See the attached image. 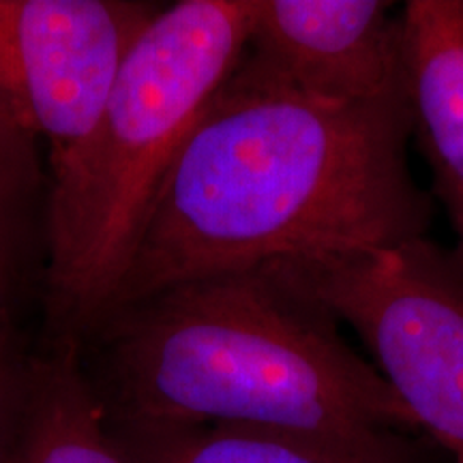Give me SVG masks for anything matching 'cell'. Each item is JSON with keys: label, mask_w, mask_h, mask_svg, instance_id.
<instances>
[{"label": "cell", "mask_w": 463, "mask_h": 463, "mask_svg": "<svg viewBox=\"0 0 463 463\" xmlns=\"http://www.w3.org/2000/svg\"><path fill=\"white\" fill-rule=\"evenodd\" d=\"M159 7L142 0H0V114L43 144L50 172L89 137Z\"/></svg>", "instance_id": "5b68a950"}, {"label": "cell", "mask_w": 463, "mask_h": 463, "mask_svg": "<svg viewBox=\"0 0 463 463\" xmlns=\"http://www.w3.org/2000/svg\"><path fill=\"white\" fill-rule=\"evenodd\" d=\"M75 344L116 431L420 433L288 260L161 289Z\"/></svg>", "instance_id": "7a4b0ae2"}, {"label": "cell", "mask_w": 463, "mask_h": 463, "mask_svg": "<svg viewBox=\"0 0 463 463\" xmlns=\"http://www.w3.org/2000/svg\"><path fill=\"white\" fill-rule=\"evenodd\" d=\"M258 0L161 5L127 54L89 137L48 178L50 339L78 341L112 303L155 195L245 54Z\"/></svg>", "instance_id": "3957f363"}, {"label": "cell", "mask_w": 463, "mask_h": 463, "mask_svg": "<svg viewBox=\"0 0 463 463\" xmlns=\"http://www.w3.org/2000/svg\"><path fill=\"white\" fill-rule=\"evenodd\" d=\"M7 463H137L109 427L75 341L50 339L39 350Z\"/></svg>", "instance_id": "9c48e42d"}, {"label": "cell", "mask_w": 463, "mask_h": 463, "mask_svg": "<svg viewBox=\"0 0 463 463\" xmlns=\"http://www.w3.org/2000/svg\"><path fill=\"white\" fill-rule=\"evenodd\" d=\"M449 455L463 450V242L430 234L373 251L288 260Z\"/></svg>", "instance_id": "277c9868"}, {"label": "cell", "mask_w": 463, "mask_h": 463, "mask_svg": "<svg viewBox=\"0 0 463 463\" xmlns=\"http://www.w3.org/2000/svg\"><path fill=\"white\" fill-rule=\"evenodd\" d=\"M399 22L410 129L463 242V0H408Z\"/></svg>", "instance_id": "52a82bcc"}, {"label": "cell", "mask_w": 463, "mask_h": 463, "mask_svg": "<svg viewBox=\"0 0 463 463\" xmlns=\"http://www.w3.org/2000/svg\"><path fill=\"white\" fill-rule=\"evenodd\" d=\"M114 433L137 463H436L439 449L422 433L395 430L305 433L200 427Z\"/></svg>", "instance_id": "ba28073f"}, {"label": "cell", "mask_w": 463, "mask_h": 463, "mask_svg": "<svg viewBox=\"0 0 463 463\" xmlns=\"http://www.w3.org/2000/svg\"><path fill=\"white\" fill-rule=\"evenodd\" d=\"M450 457H453L455 463H463V450H461V453H455V455H450Z\"/></svg>", "instance_id": "7c38bea8"}, {"label": "cell", "mask_w": 463, "mask_h": 463, "mask_svg": "<svg viewBox=\"0 0 463 463\" xmlns=\"http://www.w3.org/2000/svg\"><path fill=\"white\" fill-rule=\"evenodd\" d=\"M247 56L314 99L403 92L402 22L386 0H258Z\"/></svg>", "instance_id": "8992f818"}, {"label": "cell", "mask_w": 463, "mask_h": 463, "mask_svg": "<svg viewBox=\"0 0 463 463\" xmlns=\"http://www.w3.org/2000/svg\"><path fill=\"white\" fill-rule=\"evenodd\" d=\"M410 137L405 92L314 99L245 50L161 183L106 314L202 277L430 234Z\"/></svg>", "instance_id": "6da1fadb"}, {"label": "cell", "mask_w": 463, "mask_h": 463, "mask_svg": "<svg viewBox=\"0 0 463 463\" xmlns=\"http://www.w3.org/2000/svg\"><path fill=\"white\" fill-rule=\"evenodd\" d=\"M15 307L0 297V463H7L20 431L39 354L17 326Z\"/></svg>", "instance_id": "8fae6325"}, {"label": "cell", "mask_w": 463, "mask_h": 463, "mask_svg": "<svg viewBox=\"0 0 463 463\" xmlns=\"http://www.w3.org/2000/svg\"><path fill=\"white\" fill-rule=\"evenodd\" d=\"M45 208L39 142L0 114V297L15 305L45 251Z\"/></svg>", "instance_id": "30bf717a"}]
</instances>
